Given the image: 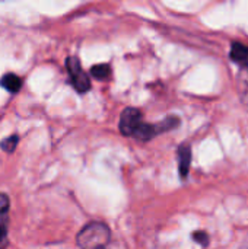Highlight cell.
Segmentation results:
<instances>
[{"mask_svg": "<svg viewBox=\"0 0 248 249\" xmlns=\"http://www.w3.org/2000/svg\"><path fill=\"white\" fill-rule=\"evenodd\" d=\"M7 219H4L3 222L0 220V249L7 248Z\"/></svg>", "mask_w": 248, "mask_h": 249, "instance_id": "obj_10", "label": "cell"}, {"mask_svg": "<svg viewBox=\"0 0 248 249\" xmlns=\"http://www.w3.org/2000/svg\"><path fill=\"white\" fill-rule=\"evenodd\" d=\"M142 123V112L137 108H126L121 112L118 128L123 136H132Z\"/></svg>", "mask_w": 248, "mask_h": 249, "instance_id": "obj_3", "label": "cell"}, {"mask_svg": "<svg viewBox=\"0 0 248 249\" xmlns=\"http://www.w3.org/2000/svg\"><path fill=\"white\" fill-rule=\"evenodd\" d=\"M238 93L241 102L248 108V67H241V71L238 73Z\"/></svg>", "mask_w": 248, "mask_h": 249, "instance_id": "obj_7", "label": "cell"}, {"mask_svg": "<svg viewBox=\"0 0 248 249\" xmlns=\"http://www.w3.org/2000/svg\"><path fill=\"white\" fill-rule=\"evenodd\" d=\"M76 242L80 249H108L111 231L102 222H91L77 233Z\"/></svg>", "mask_w": 248, "mask_h": 249, "instance_id": "obj_1", "label": "cell"}, {"mask_svg": "<svg viewBox=\"0 0 248 249\" xmlns=\"http://www.w3.org/2000/svg\"><path fill=\"white\" fill-rule=\"evenodd\" d=\"M66 67H67V73L70 76L73 88L79 93L88 92L91 89V80H89V76L83 71L79 58L77 57H69L66 60Z\"/></svg>", "mask_w": 248, "mask_h": 249, "instance_id": "obj_2", "label": "cell"}, {"mask_svg": "<svg viewBox=\"0 0 248 249\" xmlns=\"http://www.w3.org/2000/svg\"><path fill=\"white\" fill-rule=\"evenodd\" d=\"M111 70H110V66L108 64H96V66H92L91 67V74L98 79V80H104L110 76Z\"/></svg>", "mask_w": 248, "mask_h": 249, "instance_id": "obj_8", "label": "cell"}, {"mask_svg": "<svg viewBox=\"0 0 248 249\" xmlns=\"http://www.w3.org/2000/svg\"><path fill=\"white\" fill-rule=\"evenodd\" d=\"M0 86H3L10 93H16L22 88V79L18 74H15V73H6L0 79Z\"/></svg>", "mask_w": 248, "mask_h": 249, "instance_id": "obj_6", "label": "cell"}, {"mask_svg": "<svg viewBox=\"0 0 248 249\" xmlns=\"http://www.w3.org/2000/svg\"><path fill=\"white\" fill-rule=\"evenodd\" d=\"M229 57L241 67H248V45H244L241 42H232Z\"/></svg>", "mask_w": 248, "mask_h": 249, "instance_id": "obj_5", "label": "cell"}, {"mask_svg": "<svg viewBox=\"0 0 248 249\" xmlns=\"http://www.w3.org/2000/svg\"><path fill=\"white\" fill-rule=\"evenodd\" d=\"M9 206H10L9 197H7L6 194L0 193V216L7 213V210H9Z\"/></svg>", "mask_w": 248, "mask_h": 249, "instance_id": "obj_12", "label": "cell"}, {"mask_svg": "<svg viewBox=\"0 0 248 249\" xmlns=\"http://www.w3.org/2000/svg\"><path fill=\"white\" fill-rule=\"evenodd\" d=\"M193 239L196 242H199L202 247H208V244H209V235L206 232H194L193 233Z\"/></svg>", "mask_w": 248, "mask_h": 249, "instance_id": "obj_11", "label": "cell"}, {"mask_svg": "<svg viewBox=\"0 0 248 249\" xmlns=\"http://www.w3.org/2000/svg\"><path fill=\"white\" fill-rule=\"evenodd\" d=\"M178 156V172L183 179L187 178L189 171H190V163H191V147L189 144H181L177 152Z\"/></svg>", "mask_w": 248, "mask_h": 249, "instance_id": "obj_4", "label": "cell"}, {"mask_svg": "<svg viewBox=\"0 0 248 249\" xmlns=\"http://www.w3.org/2000/svg\"><path fill=\"white\" fill-rule=\"evenodd\" d=\"M18 142H19V137H18L16 134L9 136L7 139H4V140L1 142V149H3L6 153H12V152H15V149H16V146H18Z\"/></svg>", "mask_w": 248, "mask_h": 249, "instance_id": "obj_9", "label": "cell"}]
</instances>
